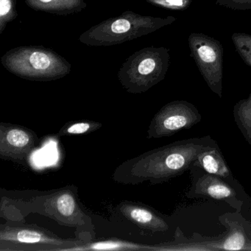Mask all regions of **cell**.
I'll list each match as a JSON object with an SVG mask.
<instances>
[{
    "label": "cell",
    "mask_w": 251,
    "mask_h": 251,
    "mask_svg": "<svg viewBox=\"0 0 251 251\" xmlns=\"http://www.w3.org/2000/svg\"><path fill=\"white\" fill-rule=\"evenodd\" d=\"M120 211L125 217L142 228L153 232L168 230V225L149 208L139 204H123Z\"/></svg>",
    "instance_id": "10"
},
{
    "label": "cell",
    "mask_w": 251,
    "mask_h": 251,
    "mask_svg": "<svg viewBox=\"0 0 251 251\" xmlns=\"http://www.w3.org/2000/svg\"><path fill=\"white\" fill-rule=\"evenodd\" d=\"M25 3L34 11L58 16L79 14L87 7L85 0H25Z\"/></svg>",
    "instance_id": "11"
},
{
    "label": "cell",
    "mask_w": 251,
    "mask_h": 251,
    "mask_svg": "<svg viewBox=\"0 0 251 251\" xmlns=\"http://www.w3.org/2000/svg\"><path fill=\"white\" fill-rule=\"evenodd\" d=\"M248 246H249V245H248ZM248 250H251V245H250L249 247H248V248H247V251H248Z\"/></svg>",
    "instance_id": "22"
},
{
    "label": "cell",
    "mask_w": 251,
    "mask_h": 251,
    "mask_svg": "<svg viewBox=\"0 0 251 251\" xmlns=\"http://www.w3.org/2000/svg\"><path fill=\"white\" fill-rule=\"evenodd\" d=\"M18 0H0V35L7 25L18 17L17 4Z\"/></svg>",
    "instance_id": "19"
},
{
    "label": "cell",
    "mask_w": 251,
    "mask_h": 251,
    "mask_svg": "<svg viewBox=\"0 0 251 251\" xmlns=\"http://www.w3.org/2000/svg\"><path fill=\"white\" fill-rule=\"evenodd\" d=\"M45 211L58 223L67 226H83L84 214L79 208L75 195L70 190L56 192L45 202Z\"/></svg>",
    "instance_id": "9"
},
{
    "label": "cell",
    "mask_w": 251,
    "mask_h": 251,
    "mask_svg": "<svg viewBox=\"0 0 251 251\" xmlns=\"http://www.w3.org/2000/svg\"><path fill=\"white\" fill-rule=\"evenodd\" d=\"M215 2L233 11H251V0H215Z\"/></svg>",
    "instance_id": "21"
},
{
    "label": "cell",
    "mask_w": 251,
    "mask_h": 251,
    "mask_svg": "<svg viewBox=\"0 0 251 251\" xmlns=\"http://www.w3.org/2000/svg\"><path fill=\"white\" fill-rule=\"evenodd\" d=\"M235 114L245 136L251 139V91L248 98L242 100L236 104Z\"/></svg>",
    "instance_id": "15"
},
{
    "label": "cell",
    "mask_w": 251,
    "mask_h": 251,
    "mask_svg": "<svg viewBox=\"0 0 251 251\" xmlns=\"http://www.w3.org/2000/svg\"><path fill=\"white\" fill-rule=\"evenodd\" d=\"M148 3L171 11H181L188 9L193 0H146Z\"/></svg>",
    "instance_id": "20"
},
{
    "label": "cell",
    "mask_w": 251,
    "mask_h": 251,
    "mask_svg": "<svg viewBox=\"0 0 251 251\" xmlns=\"http://www.w3.org/2000/svg\"><path fill=\"white\" fill-rule=\"evenodd\" d=\"M101 124L96 122L78 121L68 123L64 126L58 136H75V135L86 134L100 128Z\"/></svg>",
    "instance_id": "18"
},
{
    "label": "cell",
    "mask_w": 251,
    "mask_h": 251,
    "mask_svg": "<svg viewBox=\"0 0 251 251\" xmlns=\"http://www.w3.org/2000/svg\"><path fill=\"white\" fill-rule=\"evenodd\" d=\"M38 138L30 129L15 125H0V157L23 161L36 148Z\"/></svg>",
    "instance_id": "8"
},
{
    "label": "cell",
    "mask_w": 251,
    "mask_h": 251,
    "mask_svg": "<svg viewBox=\"0 0 251 251\" xmlns=\"http://www.w3.org/2000/svg\"><path fill=\"white\" fill-rule=\"evenodd\" d=\"M191 57L209 89L223 96V47L220 41L204 33L189 35Z\"/></svg>",
    "instance_id": "5"
},
{
    "label": "cell",
    "mask_w": 251,
    "mask_h": 251,
    "mask_svg": "<svg viewBox=\"0 0 251 251\" xmlns=\"http://www.w3.org/2000/svg\"><path fill=\"white\" fill-rule=\"evenodd\" d=\"M196 161L198 165L208 174L222 177L230 176L228 167L219 150L216 148L206 147L198 154Z\"/></svg>",
    "instance_id": "13"
},
{
    "label": "cell",
    "mask_w": 251,
    "mask_h": 251,
    "mask_svg": "<svg viewBox=\"0 0 251 251\" xmlns=\"http://www.w3.org/2000/svg\"><path fill=\"white\" fill-rule=\"evenodd\" d=\"M0 62L11 74L31 81L48 82L65 77L72 65L64 57L44 46H21L7 51Z\"/></svg>",
    "instance_id": "3"
},
{
    "label": "cell",
    "mask_w": 251,
    "mask_h": 251,
    "mask_svg": "<svg viewBox=\"0 0 251 251\" xmlns=\"http://www.w3.org/2000/svg\"><path fill=\"white\" fill-rule=\"evenodd\" d=\"M231 39L239 56L247 65L251 67V35L235 33L232 35Z\"/></svg>",
    "instance_id": "17"
},
{
    "label": "cell",
    "mask_w": 251,
    "mask_h": 251,
    "mask_svg": "<svg viewBox=\"0 0 251 251\" xmlns=\"http://www.w3.org/2000/svg\"><path fill=\"white\" fill-rule=\"evenodd\" d=\"M154 250V248L120 240H106L94 242L87 245H77L64 251H134Z\"/></svg>",
    "instance_id": "14"
},
{
    "label": "cell",
    "mask_w": 251,
    "mask_h": 251,
    "mask_svg": "<svg viewBox=\"0 0 251 251\" xmlns=\"http://www.w3.org/2000/svg\"><path fill=\"white\" fill-rule=\"evenodd\" d=\"M176 21L171 16L161 18L126 11L92 26L80 35L79 41L89 47L114 46L151 34Z\"/></svg>",
    "instance_id": "2"
},
{
    "label": "cell",
    "mask_w": 251,
    "mask_h": 251,
    "mask_svg": "<svg viewBox=\"0 0 251 251\" xmlns=\"http://www.w3.org/2000/svg\"><path fill=\"white\" fill-rule=\"evenodd\" d=\"M201 116L192 103L173 101L164 105L154 116L148 130V139H158L176 134L198 124Z\"/></svg>",
    "instance_id": "6"
},
{
    "label": "cell",
    "mask_w": 251,
    "mask_h": 251,
    "mask_svg": "<svg viewBox=\"0 0 251 251\" xmlns=\"http://www.w3.org/2000/svg\"><path fill=\"white\" fill-rule=\"evenodd\" d=\"M197 195L210 197L213 199L224 200L235 196V192L230 186L214 175L202 176L195 186Z\"/></svg>",
    "instance_id": "12"
},
{
    "label": "cell",
    "mask_w": 251,
    "mask_h": 251,
    "mask_svg": "<svg viewBox=\"0 0 251 251\" xmlns=\"http://www.w3.org/2000/svg\"><path fill=\"white\" fill-rule=\"evenodd\" d=\"M247 246V239L243 230L240 228H234L220 243H218L217 249L240 251L246 250Z\"/></svg>",
    "instance_id": "16"
},
{
    "label": "cell",
    "mask_w": 251,
    "mask_h": 251,
    "mask_svg": "<svg viewBox=\"0 0 251 251\" xmlns=\"http://www.w3.org/2000/svg\"><path fill=\"white\" fill-rule=\"evenodd\" d=\"M76 243L77 242L64 240L36 227H11L2 225L0 229V249L3 248L2 251L20 250L24 245H49L52 251H55V248L56 251H63L66 246H76Z\"/></svg>",
    "instance_id": "7"
},
{
    "label": "cell",
    "mask_w": 251,
    "mask_h": 251,
    "mask_svg": "<svg viewBox=\"0 0 251 251\" xmlns=\"http://www.w3.org/2000/svg\"><path fill=\"white\" fill-rule=\"evenodd\" d=\"M170 64V50L167 48H142L122 64L118 79L129 93H144L165 78Z\"/></svg>",
    "instance_id": "4"
},
{
    "label": "cell",
    "mask_w": 251,
    "mask_h": 251,
    "mask_svg": "<svg viewBox=\"0 0 251 251\" xmlns=\"http://www.w3.org/2000/svg\"><path fill=\"white\" fill-rule=\"evenodd\" d=\"M203 139L175 142L123 162L114 172L113 179L123 184L145 181L159 183L183 174L207 146Z\"/></svg>",
    "instance_id": "1"
}]
</instances>
